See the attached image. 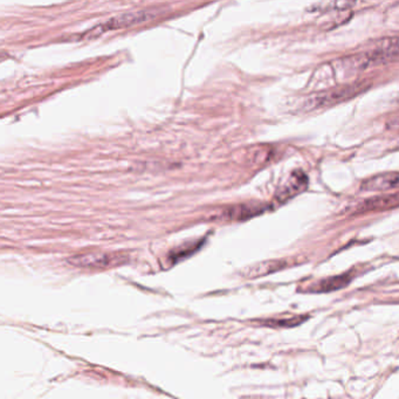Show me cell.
Wrapping results in <instances>:
<instances>
[{"mask_svg": "<svg viewBox=\"0 0 399 399\" xmlns=\"http://www.w3.org/2000/svg\"><path fill=\"white\" fill-rule=\"evenodd\" d=\"M371 87L369 81L355 82L350 85L337 86L335 88L329 89L325 92L315 94L304 103V107L307 110L318 109L325 107L334 106L337 103H342L348 100L353 99L357 95L365 92Z\"/></svg>", "mask_w": 399, "mask_h": 399, "instance_id": "6da1fadb", "label": "cell"}, {"mask_svg": "<svg viewBox=\"0 0 399 399\" xmlns=\"http://www.w3.org/2000/svg\"><path fill=\"white\" fill-rule=\"evenodd\" d=\"M156 13L152 11H137L129 12L124 15H116L113 18L108 19L107 22H101L95 27L89 29L85 34H82L80 39L92 40L102 36L103 33L113 29H127V27H133V26L140 25L143 22H149L155 18Z\"/></svg>", "mask_w": 399, "mask_h": 399, "instance_id": "7a4b0ae2", "label": "cell"}, {"mask_svg": "<svg viewBox=\"0 0 399 399\" xmlns=\"http://www.w3.org/2000/svg\"><path fill=\"white\" fill-rule=\"evenodd\" d=\"M123 262L122 255H109V253H90L68 259V264L81 269H107L123 264Z\"/></svg>", "mask_w": 399, "mask_h": 399, "instance_id": "3957f363", "label": "cell"}, {"mask_svg": "<svg viewBox=\"0 0 399 399\" xmlns=\"http://www.w3.org/2000/svg\"><path fill=\"white\" fill-rule=\"evenodd\" d=\"M395 189H399V173H379L364 180L360 185V190L367 192H384Z\"/></svg>", "mask_w": 399, "mask_h": 399, "instance_id": "277c9868", "label": "cell"}, {"mask_svg": "<svg viewBox=\"0 0 399 399\" xmlns=\"http://www.w3.org/2000/svg\"><path fill=\"white\" fill-rule=\"evenodd\" d=\"M351 280H353V273H344L341 276H330V278H325V279L311 283L306 290H304V292L314 294L330 293V292H335V290L348 286Z\"/></svg>", "mask_w": 399, "mask_h": 399, "instance_id": "5b68a950", "label": "cell"}, {"mask_svg": "<svg viewBox=\"0 0 399 399\" xmlns=\"http://www.w3.org/2000/svg\"><path fill=\"white\" fill-rule=\"evenodd\" d=\"M399 206V192L397 194L376 196L367 198L363 202L356 205V212H372V211H384V210L393 209Z\"/></svg>", "mask_w": 399, "mask_h": 399, "instance_id": "8992f818", "label": "cell"}, {"mask_svg": "<svg viewBox=\"0 0 399 399\" xmlns=\"http://www.w3.org/2000/svg\"><path fill=\"white\" fill-rule=\"evenodd\" d=\"M267 210L266 204L262 203H251V204H243V205L230 208L224 211L222 218L225 220H246L252 217L258 216L265 212Z\"/></svg>", "mask_w": 399, "mask_h": 399, "instance_id": "52a82bcc", "label": "cell"}, {"mask_svg": "<svg viewBox=\"0 0 399 399\" xmlns=\"http://www.w3.org/2000/svg\"><path fill=\"white\" fill-rule=\"evenodd\" d=\"M307 184V176L301 170H297L292 173L290 180H287L285 187H283V189L279 191L276 198L281 202H285L287 199L293 198L294 196H297V194H301L302 191L306 190Z\"/></svg>", "mask_w": 399, "mask_h": 399, "instance_id": "ba28073f", "label": "cell"}, {"mask_svg": "<svg viewBox=\"0 0 399 399\" xmlns=\"http://www.w3.org/2000/svg\"><path fill=\"white\" fill-rule=\"evenodd\" d=\"M287 266H288L287 260H269V262H260V264L248 267L244 272V276L248 279L262 278V276L278 272L280 269H286Z\"/></svg>", "mask_w": 399, "mask_h": 399, "instance_id": "9c48e42d", "label": "cell"}, {"mask_svg": "<svg viewBox=\"0 0 399 399\" xmlns=\"http://www.w3.org/2000/svg\"><path fill=\"white\" fill-rule=\"evenodd\" d=\"M376 53L379 55L383 62L391 60L393 58L399 55V36H392L388 39L381 40L378 43L377 46L374 47Z\"/></svg>", "mask_w": 399, "mask_h": 399, "instance_id": "30bf717a", "label": "cell"}, {"mask_svg": "<svg viewBox=\"0 0 399 399\" xmlns=\"http://www.w3.org/2000/svg\"><path fill=\"white\" fill-rule=\"evenodd\" d=\"M309 316H304V315H295V316H290L287 318H271V320H266L264 321V325L267 327H272V328H292L295 325H300L304 321H307Z\"/></svg>", "mask_w": 399, "mask_h": 399, "instance_id": "8fae6325", "label": "cell"}, {"mask_svg": "<svg viewBox=\"0 0 399 399\" xmlns=\"http://www.w3.org/2000/svg\"><path fill=\"white\" fill-rule=\"evenodd\" d=\"M356 3H350V1H335V3H318L308 8V11H348L350 8H353Z\"/></svg>", "mask_w": 399, "mask_h": 399, "instance_id": "7c38bea8", "label": "cell"}, {"mask_svg": "<svg viewBox=\"0 0 399 399\" xmlns=\"http://www.w3.org/2000/svg\"><path fill=\"white\" fill-rule=\"evenodd\" d=\"M388 127L390 128V129L399 130V113L395 114V116H392L391 119L388 121Z\"/></svg>", "mask_w": 399, "mask_h": 399, "instance_id": "4fadbf2b", "label": "cell"}]
</instances>
